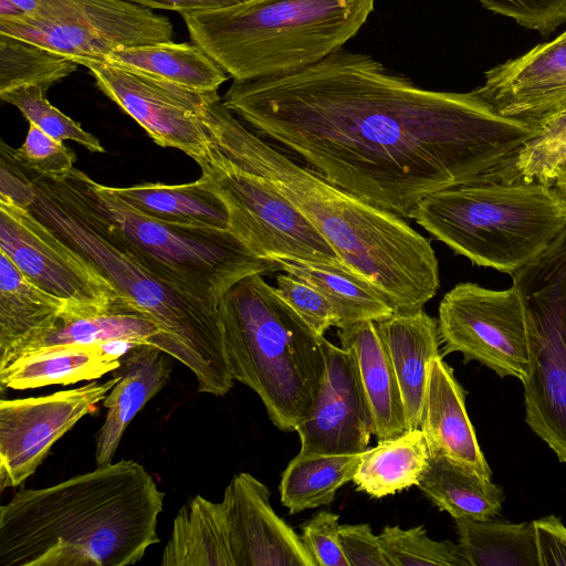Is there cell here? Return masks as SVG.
I'll return each instance as SVG.
<instances>
[{
	"instance_id": "1",
	"label": "cell",
	"mask_w": 566,
	"mask_h": 566,
	"mask_svg": "<svg viewBox=\"0 0 566 566\" xmlns=\"http://www.w3.org/2000/svg\"><path fill=\"white\" fill-rule=\"evenodd\" d=\"M222 102L331 184L403 219L430 193L495 177L539 132L476 88L426 90L344 48L290 74L233 80Z\"/></svg>"
},
{
	"instance_id": "2",
	"label": "cell",
	"mask_w": 566,
	"mask_h": 566,
	"mask_svg": "<svg viewBox=\"0 0 566 566\" xmlns=\"http://www.w3.org/2000/svg\"><path fill=\"white\" fill-rule=\"evenodd\" d=\"M200 115L212 145L289 198L333 247L345 270L380 291L395 313L421 310L437 294L436 253L403 218L294 163L247 129L217 91L206 94Z\"/></svg>"
},
{
	"instance_id": "3",
	"label": "cell",
	"mask_w": 566,
	"mask_h": 566,
	"mask_svg": "<svg viewBox=\"0 0 566 566\" xmlns=\"http://www.w3.org/2000/svg\"><path fill=\"white\" fill-rule=\"evenodd\" d=\"M138 462H111L0 506V566H128L160 539L164 506Z\"/></svg>"
},
{
	"instance_id": "4",
	"label": "cell",
	"mask_w": 566,
	"mask_h": 566,
	"mask_svg": "<svg viewBox=\"0 0 566 566\" xmlns=\"http://www.w3.org/2000/svg\"><path fill=\"white\" fill-rule=\"evenodd\" d=\"M19 164V163H18ZM28 208L85 259L119 294L151 318L180 348L198 391L222 397L233 386L219 305L185 294L155 276L111 242L67 203L43 176L19 164V178L3 196Z\"/></svg>"
},
{
	"instance_id": "5",
	"label": "cell",
	"mask_w": 566,
	"mask_h": 566,
	"mask_svg": "<svg viewBox=\"0 0 566 566\" xmlns=\"http://www.w3.org/2000/svg\"><path fill=\"white\" fill-rule=\"evenodd\" d=\"M43 177L93 228L155 276L209 304L218 306L245 276L281 271L276 260L253 254L229 230L175 226L144 216L80 169Z\"/></svg>"
},
{
	"instance_id": "6",
	"label": "cell",
	"mask_w": 566,
	"mask_h": 566,
	"mask_svg": "<svg viewBox=\"0 0 566 566\" xmlns=\"http://www.w3.org/2000/svg\"><path fill=\"white\" fill-rule=\"evenodd\" d=\"M376 0H242L182 13L190 38L233 80L290 74L342 49Z\"/></svg>"
},
{
	"instance_id": "7",
	"label": "cell",
	"mask_w": 566,
	"mask_h": 566,
	"mask_svg": "<svg viewBox=\"0 0 566 566\" xmlns=\"http://www.w3.org/2000/svg\"><path fill=\"white\" fill-rule=\"evenodd\" d=\"M219 311L233 379L256 392L276 428L295 431L321 389L326 338L261 274L237 282L221 297Z\"/></svg>"
},
{
	"instance_id": "8",
	"label": "cell",
	"mask_w": 566,
	"mask_h": 566,
	"mask_svg": "<svg viewBox=\"0 0 566 566\" xmlns=\"http://www.w3.org/2000/svg\"><path fill=\"white\" fill-rule=\"evenodd\" d=\"M410 219L472 263L512 274L566 228V201L549 184L490 177L428 195Z\"/></svg>"
},
{
	"instance_id": "9",
	"label": "cell",
	"mask_w": 566,
	"mask_h": 566,
	"mask_svg": "<svg viewBox=\"0 0 566 566\" xmlns=\"http://www.w3.org/2000/svg\"><path fill=\"white\" fill-rule=\"evenodd\" d=\"M533 328L524 386L526 422L566 464V228L511 274Z\"/></svg>"
},
{
	"instance_id": "10",
	"label": "cell",
	"mask_w": 566,
	"mask_h": 566,
	"mask_svg": "<svg viewBox=\"0 0 566 566\" xmlns=\"http://www.w3.org/2000/svg\"><path fill=\"white\" fill-rule=\"evenodd\" d=\"M199 167L200 178L228 209V230L253 254L345 270L311 220L268 179L237 166L214 146L210 158Z\"/></svg>"
},
{
	"instance_id": "11",
	"label": "cell",
	"mask_w": 566,
	"mask_h": 566,
	"mask_svg": "<svg viewBox=\"0 0 566 566\" xmlns=\"http://www.w3.org/2000/svg\"><path fill=\"white\" fill-rule=\"evenodd\" d=\"M443 355L459 352L464 363L476 360L500 377L526 380L533 353V328L520 291L457 284L439 305Z\"/></svg>"
},
{
	"instance_id": "12",
	"label": "cell",
	"mask_w": 566,
	"mask_h": 566,
	"mask_svg": "<svg viewBox=\"0 0 566 566\" xmlns=\"http://www.w3.org/2000/svg\"><path fill=\"white\" fill-rule=\"evenodd\" d=\"M0 252L34 285L74 310H103L122 297L28 208L0 196Z\"/></svg>"
},
{
	"instance_id": "13",
	"label": "cell",
	"mask_w": 566,
	"mask_h": 566,
	"mask_svg": "<svg viewBox=\"0 0 566 566\" xmlns=\"http://www.w3.org/2000/svg\"><path fill=\"white\" fill-rule=\"evenodd\" d=\"M98 88L161 147L184 151L198 165L213 145L200 112L208 92H198L108 62L87 67Z\"/></svg>"
},
{
	"instance_id": "14",
	"label": "cell",
	"mask_w": 566,
	"mask_h": 566,
	"mask_svg": "<svg viewBox=\"0 0 566 566\" xmlns=\"http://www.w3.org/2000/svg\"><path fill=\"white\" fill-rule=\"evenodd\" d=\"M117 379L46 396L0 400V490L21 485L52 446L105 399Z\"/></svg>"
},
{
	"instance_id": "15",
	"label": "cell",
	"mask_w": 566,
	"mask_h": 566,
	"mask_svg": "<svg viewBox=\"0 0 566 566\" xmlns=\"http://www.w3.org/2000/svg\"><path fill=\"white\" fill-rule=\"evenodd\" d=\"M326 371L308 416L296 427L301 452L355 454L367 450L370 419L352 356L325 339Z\"/></svg>"
},
{
	"instance_id": "16",
	"label": "cell",
	"mask_w": 566,
	"mask_h": 566,
	"mask_svg": "<svg viewBox=\"0 0 566 566\" xmlns=\"http://www.w3.org/2000/svg\"><path fill=\"white\" fill-rule=\"evenodd\" d=\"M268 486L252 474H235L221 501L234 566H316L298 535L273 510Z\"/></svg>"
},
{
	"instance_id": "17",
	"label": "cell",
	"mask_w": 566,
	"mask_h": 566,
	"mask_svg": "<svg viewBox=\"0 0 566 566\" xmlns=\"http://www.w3.org/2000/svg\"><path fill=\"white\" fill-rule=\"evenodd\" d=\"M476 91L502 115L539 128L566 111V34L490 69Z\"/></svg>"
},
{
	"instance_id": "18",
	"label": "cell",
	"mask_w": 566,
	"mask_h": 566,
	"mask_svg": "<svg viewBox=\"0 0 566 566\" xmlns=\"http://www.w3.org/2000/svg\"><path fill=\"white\" fill-rule=\"evenodd\" d=\"M112 342L154 345L185 365L182 352L161 328L120 298L103 310L83 311L67 306L44 331L0 357V369L43 349Z\"/></svg>"
},
{
	"instance_id": "19",
	"label": "cell",
	"mask_w": 566,
	"mask_h": 566,
	"mask_svg": "<svg viewBox=\"0 0 566 566\" xmlns=\"http://www.w3.org/2000/svg\"><path fill=\"white\" fill-rule=\"evenodd\" d=\"M419 428L431 457H444L491 478L467 413L464 391L441 355L429 363Z\"/></svg>"
},
{
	"instance_id": "20",
	"label": "cell",
	"mask_w": 566,
	"mask_h": 566,
	"mask_svg": "<svg viewBox=\"0 0 566 566\" xmlns=\"http://www.w3.org/2000/svg\"><path fill=\"white\" fill-rule=\"evenodd\" d=\"M168 356L154 345L139 344L119 358V366L112 371L117 381L103 400L107 412L96 436L97 465L112 462L130 421L169 381Z\"/></svg>"
},
{
	"instance_id": "21",
	"label": "cell",
	"mask_w": 566,
	"mask_h": 566,
	"mask_svg": "<svg viewBox=\"0 0 566 566\" xmlns=\"http://www.w3.org/2000/svg\"><path fill=\"white\" fill-rule=\"evenodd\" d=\"M337 336L354 360L373 434L378 441L402 434L408 429L401 394L376 322L338 327Z\"/></svg>"
},
{
	"instance_id": "22",
	"label": "cell",
	"mask_w": 566,
	"mask_h": 566,
	"mask_svg": "<svg viewBox=\"0 0 566 566\" xmlns=\"http://www.w3.org/2000/svg\"><path fill=\"white\" fill-rule=\"evenodd\" d=\"M398 381L407 429L420 427L430 360L440 355L438 321L422 308L376 322Z\"/></svg>"
},
{
	"instance_id": "23",
	"label": "cell",
	"mask_w": 566,
	"mask_h": 566,
	"mask_svg": "<svg viewBox=\"0 0 566 566\" xmlns=\"http://www.w3.org/2000/svg\"><path fill=\"white\" fill-rule=\"evenodd\" d=\"M84 28L116 48L171 41L168 18L127 0H41L36 15Z\"/></svg>"
},
{
	"instance_id": "24",
	"label": "cell",
	"mask_w": 566,
	"mask_h": 566,
	"mask_svg": "<svg viewBox=\"0 0 566 566\" xmlns=\"http://www.w3.org/2000/svg\"><path fill=\"white\" fill-rule=\"evenodd\" d=\"M130 342L70 345L23 356L0 369L1 388L24 390L95 380L116 369Z\"/></svg>"
},
{
	"instance_id": "25",
	"label": "cell",
	"mask_w": 566,
	"mask_h": 566,
	"mask_svg": "<svg viewBox=\"0 0 566 566\" xmlns=\"http://www.w3.org/2000/svg\"><path fill=\"white\" fill-rule=\"evenodd\" d=\"M120 201L155 220L182 227L229 229L222 199L199 178L181 185L144 182L109 187Z\"/></svg>"
},
{
	"instance_id": "26",
	"label": "cell",
	"mask_w": 566,
	"mask_h": 566,
	"mask_svg": "<svg viewBox=\"0 0 566 566\" xmlns=\"http://www.w3.org/2000/svg\"><path fill=\"white\" fill-rule=\"evenodd\" d=\"M164 566H234L221 502L196 495L180 507L163 552Z\"/></svg>"
},
{
	"instance_id": "27",
	"label": "cell",
	"mask_w": 566,
	"mask_h": 566,
	"mask_svg": "<svg viewBox=\"0 0 566 566\" xmlns=\"http://www.w3.org/2000/svg\"><path fill=\"white\" fill-rule=\"evenodd\" d=\"M107 62L198 92L217 91L228 78L224 70L195 43L168 41L116 48Z\"/></svg>"
},
{
	"instance_id": "28",
	"label": "cell",
	"mask_w": 566,
	"mask_h": 566,
	"mask_svg": "<svg viewBox=\"0 0 566 566\" xmlns=\"http://www.w3.org/2000/svg\"><path fill=\"white\" fill-rule=\"evenodd\" d=\"M430 457L421 429H410L364 451L353 482L370 497L381 499L418 486Z\"/></svg>"
},
{
	"instance_id": "29",
	"label": "cell",
	"mask_w": 566,
	"mask_h": 566,
	"mask_svg": "<svg viewBox=\"0 0 566 566\" xmlns=\"http://www.w3.org/2000/svg\"><path fill=\"white\" fill-rule=\"evenodd\" d=\"M67 306L31 283L0 252V357L44 331Z\"/></svg>"
},
{
	"instance_id": "30",
	"label": "cell",
	"mask_w": 566,
	"mask_h": 566,
	"mask_svg": "<svg viewBox=\"0 0 566 566\" xmlns=\"http://www.w3.org/2000/svg\"><path fill=\"white\" fill-rule=\"evenodd\" d=\"M418 488L454 520H492L504 500L503 491L489 478L444 457H430Z\"/></svg>"
},
{
	"instance_id": "31",
	"label": "cell",
	"mask_w": 566,
	"mask_h": 566,
	"mask_svg": "<svg viewBox=\"0 0 566 566\" xmlns=\"http://www.w3.org/2000/svg\"><path fill=\"white\" fill-rule=\"evenodd\" d=\"M361 453L323 454L300 451L282 473L279 490L283 506L290 514H296L329 505L337 491L353 481Z\"/></svg>"
},
{
	"instance_id": "32",
	"label": "cell",
	"mask_w": 566,
	"mask_h": 566,
	"mask_svg": "<svg viewBox=\"0 0 566 566\" xmlns=\"http://www.w3.org/2000/svg\"><path fill=\"white\" fill-rule=\"evenodd\" d=\"M276 261L281 271L315 286L329 300L340 319L338 327L359 321L377 322L395 313L380 291L342 268L284 259Z\"/></svg>"
},
{
	"instance_id": "33",
	"label": "cell",
	"mask_w": 566,
	"mask_h": 566,
	"mask_svg": "<svg viewBox=\"0 0 566 566\" xmlns=\"http://www.w3.org/2000/svg\"><path fill=\"white\" fill-rule=\"evenodd\" d=\"M455 526L470 566H539L534 521L458 518Z\"/></svg>"
},
{
	"instance_id": "34",
	"label": "cell",
	"mask_w": 566,
	"mask_h": 566,
	"mask_svg": "<svg viewBox=\"0 0 566 566\" xmlns=\"http://www.w3.org/2000/svg\"><path fill=\"white\" fill-rule=\"evenodd\" d=\"M0 33L33 43L88 67L107 62L114 44L76 24L29 14L0 20Z\"/></svg>"
},
{
	"instance_id": "35",
	"label": "cell",
	"mask_w": 566,
	"mask_h": 566,
	"mask_svg": "<svg viewBox=\"0 0 566 566\" xmlns=\"http://www.w3.org/2000/svg\"><path fill=\"white\" fill-rule=\"evenodd\" d=\"M77 67L78 64L67 57L0 33V93L33 85L48 90Z\"/></svg>"
},
{
	"instance_id": "36",
	"label": "cell",
	"mask_w": 566,
	"mask_h": 566,
	"mask_svg": "<svg viewBox=\"0 0 566 566\" xmlns=\"http://www.w3.org/2000/svg\"><path fill=\"white\" fill-rule=\"evenodd\" d=\"M565 165L566 111L543 122L538 134L513 155L499 177L553 185Z\"/></svg>"
},
{
	"instance_id": "37",
	"label": "cell",
	"mask_w": 566,
	"mask_h": 566,
	"mask_svg": "<svg viewBox=\"0 0 566 566\" xmlns=\"http://www.w3.org/2000/svg\"><path fill=\"white\" fill-rule=\"evenodd\" d=\"M378 538L389 566H470L459 545L430 538L422 526H386Z\"/></svg>"
},
{
	"instance_id": "38",
	"label": "cell",
	"mask_w": 566,
	"mask_h": 566,
	"mask_svg": "<svg viewBox=\"0 0 566 566\" xmlns=\"http://www.w3.org/2000/svg\"><path fill=\"white\" fill-rule=\"evenodd\" d=\"M46 88L40 85L21 86L0 93L2 101L15 106L24 118L51 137L73 140L93 153H104L99 139L84 130L80 123L63 114L45 97Z\"/></svg>"
},
{
	"instance_id": "39",
	"label": "cell",
	"mask_w": 566,
	"mask_h": 566,
	"mask_svg": "<svg viewBox=\"0 0 566 566\" xmlns=\"http://www.w3.org/2000/svg\"><path fill=\"white\" fill-rule=\"evenodd\" d=\"M280 297L318 335L338 327L340 319L329 300L315 286L289 273L275 276Z\"/></svg>"
},
{
	"instance_id": "40",
	"label": "cell",
	"mask_w": 566,
	"mask_h": 566,
	"mask_svg": "<svg viewBox=\"0 0 566 566\" xmlns=\"http://www.w3.org/2000/svg\"><path fill=\"white\" fill-rule=\"evenodd\" d=\"M13 158L23 167L42 176H63L74 168L75 153L63 142L29 123L24 142L11 148Z\"/></svg>"
},
{
	"instance_id": "41",
	"label": "cell",
	"mask_w": 566,
	"mask_h": 566,
	"mask_svg": "<svg viewBox=\"0 0 566 566\" xmlns=\"http://www.w3.org/2000/svg\"><path fill=\"white\" fill-rule=\"evenodd\" d=\"M488 10L513 19L517 24L539 32L553 33L566 22V0H478Z\"/></svg>"
},
{
	"instance_id": "42",
	"label": "cell",
	"mask_w": 566,
	"mask_h": 566,
	"mask_svg": "<svg viewBox=\"0 0 566 566\" xmlns=\"http://www.w3.org/2000/svg\"><path fill=\"white\" fill-rule=\"evenodd\" d=\"M301 538L316 566H348L340 542L339 515L321 511L301 525Z\"/></svg>"
},
{
	"instance_id": "43",
	"label": "cell",
	"mask_w": 566,
	"mask_h": 566,
	"mask_svg": "<svg viewBox=\"0 0 566 566\" xmlns=\"http://www.w3.org/2000/svg\"><path fill=\"white\" fill-rule=\"evenodd\" d=\"M340 542L348 566H389L369 524L340 525Z\"/></svg>"
},
{
	"instance_id": "44",
	"label": "cell",
	"mask_w": 566,
	"mask_h": 566,
	"mask_svg": "<svg viewBox=\"0 0 566 566\" xmlns=\"http://www.w3.org/2000/svg\"><path fill=\"white\" fill-rule=\"evenodd\" d=\"M539 566H566V526L556 516L534 521Z\"/></svg>"
},
{
	"instance_id": "45",
	"label": "cell",
	"mask_w": 566,
	"mask_h": 566,
	"mask_svg": "<svg viewBox=\"0 0 566 566\" xmlns=\"http://www.w3.org/2000/svg\"><path fill=\"white\" fill-rule=\"evenodd\" d=\"M148 9L177 11L180 14L193 11L228 7L242 0H127Z\"/></svg>"
},
{
	"instance_id": "46",
	"label": "cell",
	"mask_w": 566,
	"mask_h": 566,
	"mask_svg": "<svg viewBox=\"0 0 566 566\" xmlns=\"http://www.w3.org/2000/svg\"><path fill=\"white\" fill-rule=\"evenodd\" d=\"M25 14L10 0H0V20L14 19Z\"/></svg>"
},
{
	"instance_id": "47",
	"label": "cell",
	"mask_w": 566,
	"mask_h": 566,
	"mask_svg": "<svg viewBox=\"0 0 566 566\" xmlns=\"http://www.w3.org/2000/svg\"><path fill=\"white\" fill-rule=\"evenodd\" d=\"M21 11L29 15H36L41 8V0H10Z\"/></svg>"
},
{
	"instance_id": "48",
	"label": "cell",
	"mask_w": 566,
	"mask_h": 566,
	"mask_svg": "<svg viewBox=\"0 0 566 566\" xmlns=\"http://www.w3.org/2000/svg\"><path fill=\"white\" fill-rule=\"evenodd\" d=\"M553 186L566 201V165L558 170L553 181Z\"/></svg>"
},
{
	"instance_id": "49",
	"label": "cell",
	"mask_w": 566,
	"mask_h": 566,
	"mask_svg": "<svg viewBox=\"0 0 566 566\" xmlns=\"http://www.w3.org/2000/svg\"><path fill=\"white\" fill-rule=\"evenodd\" d=\"M563 33L566 34V30Z\"/></svg>"
}]
</instances>
